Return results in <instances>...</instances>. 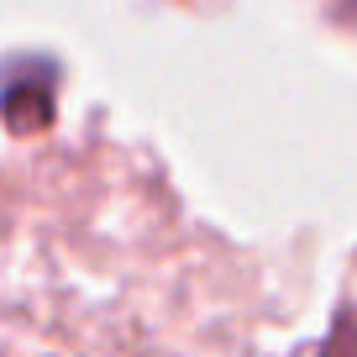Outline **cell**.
I'll return each instance as SVG.
<instances>
[{"label": "cell", "instance_id": "cell-1", "mask_svg": "<svg viewBox=\"0 0 357 357\" xmlns=\"http://www.w3.org/2000/svg\"><path fill=\"white\" fill-rule=\"evenodd\" d=\"M331 6H336L342 16H347V22H357V0H331Z\"/></svg>", "mask_w": 357, "mask_h": 357}]
</instances>
